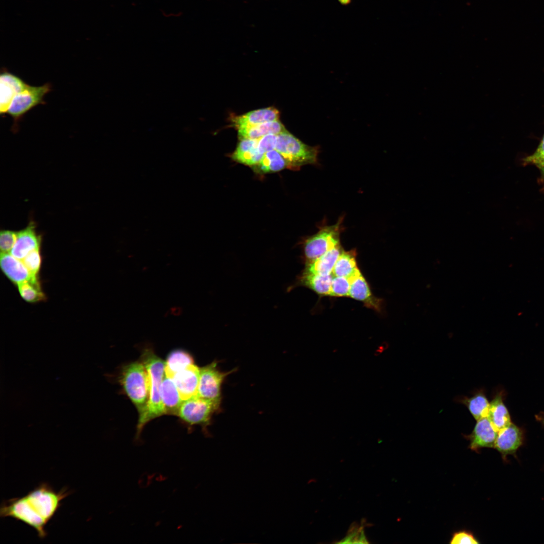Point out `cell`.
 Masks as SVG:
<instances>
[{
    "instance_id": "cell-1",
    "label": "cell",
    "mask_w": 544,
    "mask_h": 544,
    "mask_svg": "<svg viewBox=\"0 0 544 544\" xmlns=\"http://www.w3.org/2000/svg\"><path fill=\"white\" fill-rule=\"evenodd\" d=\"M69 495L65 489L56 492L48 484L42 483L24 496L4 502L0 516L23 522L43 538L46 535L45 526L60 507L61 501Z\"/></svg>"
},
{
    "instance_id": "cell-2",
    "label": "cell",
    "mask_w": 544,
    "mask_h": 544,
    "mask_svg": "<svg viewBox=\"0 0 544 544\" xmlns=\"http://www.w3.org/2000/svg\"><path fill=\"white\" fill-rule=\"evenodd\" d=\"M142 358L149 375V397L146 410L139 418L135 436L137 439L148 422L166 414L161 397V384L165 375V362L150 349L144 351Z\"/></svg>"
},
{
    "instance_id": "cell-3",
    "label": "cell",
    "mask_w": 544,
    "mask_h": 544,
    "mask_svg": "<svg viewBox=\"0 0 544 544\" xmlns=\"http://www.w3.org/2000/svg\"><path fill=\"white\" fill-rule=\"evenodd\" d=\"M120 382L128 397L137 407L139 417L145 413L149 397V379L143 363L136 361L123 367Z\"/></svg>"
},
{
    "instance_id": "cell-4",
    "label": "cell",
    "mask_w": 544,
    "mask_h": 544,
    "mask_svg": "<svg viewBox=\"0 0 544 544\" xmlns=\"http://www.w3.org/2000/svg\"><path fill=\"white\" fill-rule=\"evenodd\" d=\"M275 150L285 160L287 168L298 170L308 165H317L319 148L305 144L288 131L277 135Z\"/></svg>"
},
{
    "instance_id": "cell-5",
    "label": "cell",
    "mask_w": 544,
    "mask_h": 544,
    "mask_svg": "<svg viewBox=\"0 0 544 544\" xmlns=\"http://www.w3.org/2000/svg\"><path fill=\"white\" fill-rule=\"evenodd\" d=\"M343 220L342 216L335 224L321 225L316 233L305 239L303 250L307 262L315 260L340 244L339 236L344 230Z\"/></svg>"
},
{
    "instance_id": "cell-6",
    "label": "cell",
    "mask_w": 544,
    "mask_h": 544,
    "mask_svg": "<svg viewBox=\"0 0 544 544\" xmlns=\"http://www.w3.org/2000/svg\"><path fill=\"white\" fill-rule=\"evenodd\" d=\"M51 90V85L48 83L40 86L28 85L15 96L7 112L14 119L13 130L18 129V122L26 113L38 105L46 103L44 98Z\"/></svg>"
},
{
    "instance_id": "cell-7",
    "label": "cell",
    "mask_w": 544,
    "mask_h": 544,
    "mask_svg": "<svg viewBox=\"0 0 544 544\" xmlns=\"http://www.w3.org/2000/svg\"><path fill=\"white\" fill-rule=\"evenodd\" d=\"M213 362L199 368V380L197 396L210 400L220 406L222 385L226 377L232 372H223Z\"/></svg>"
},
{
    "instance_id": "cell-8",
    "label": "cell",
    "mask_w": 544,
    "mask_h": 544,
    "mask_svg": "<svg viewBox=\"0 0 544 544\" xmlns=\"http://www.w3.org/2000/svg\"><path fill=\"white\" fill-rule=\"evenodd\" d=\"M219 406L210 400L196 395L183 401L177 416L189 424L206 426L209 423L212 415Z\"/></svg>"
},
{
    "instance_id": "cell-9",
    "label": "cell",
    "mask_w": 544,
    "mask_h": 544,
    "mask_svg": "<svg viewBox=\"0 0 544 544\" xmlns=\"http://www.w3.org/2000/svg\"><path fill=\"white\" fill-rule=\"evenodd\" d=\"M28 84L20 77L2 69L0 75V114L7 113L15 96L23 91Z\"/></svg>"
},
{
    "instance_id": "cell-10",
    "label": "cell",
    "mask_w": 544,
    "mask_h": 544,
    "mask_svg": "<svg viewBox=\"0 0 544 544\" xmlns=\"http://www.w3.org/2000/svg\"><path fill=\"white\" fill-rule=\"evenodd\" d=\"M498 432L493 427L488 417L478 420L472 433L467 436L469 440V448L478 452L483 448H493Z\"/></svg>"
},
{
    "instance_id": "cell-11",
    "label": "cell",
    "mask_w": 544,
    "mask_h": 544,
    "mask_svg": "<svg viewBox=\"0 0 544 544\" xmlns=\"http://www.w3.org/2000/svg\"><path fill=\"white\" fill-rule=\"evenodd\" d=\"M172 379L183 401L197 395L199 368L194 364L176 373Z\"/></svg>"
},
{
    "instance_id": "cell-12",
    "label": "cell",
    "mask_w": 544,
    "mask_h": 544,
    "mask_svg": "<svg viewBox=\"0 0 544 544\" xmlns=\"http://www.w3.org/2000/svg\"><path fill=\"white\" fill-rule=\"evenodd\" d=\"M0 265L4 275L16 285L27 281H39L33 277L22 260L10 253H1Z\"/></svg>"
},
{
    "instance_id": "cell-13",
    "label": "cell",
    "mask_w": 544,
    "mask_h": 544,
    "mask_svg": "<svg viewBox=\"0 0 544 544\" xmlns=\"http://www.w3.org/2000/svg\"><path fill=\"white\" fill-rule=\"evenodd\" d=\"M41 237L35 230L33 224L17 232L16 243L10 253L15 257L23 260L32 251L40 249Z\"/></svg>"
},
{
    "instance_id": "cell-14",
    "label": "cell",
    "mask_w": 544,
    "mask_h": 544,
    "mask_svg": "<svg viewBox=\"0 0 544 544\" xmlns=\"http://www.w3.org/2000/svg\"><path fill=\"white\" fill-rule=\"evenodd\" d=\"M348 279L351 283L349 296L363 302L368 307L377 310L380 309L381 302L373 296L368 283L359 270Z\"/></svg>"
},
{
    "instance_id": "cell-15",
    "label": "cell",
    "mask_w": 544,
    "mask_h": 544,
    "mask_svg": "<svg viewBox=\"0 0 544 544\" xmlns=\"http://www.w3.org/2000/svg\"><path fill=\"white\" fill-rule=\"evenodd\" d=\"M279 111L274 107L253 110L246 114L235 116L232 121L238 129L260 123L279 120Z\"/></svg>"
},
{
    "instance_id": "cell-16",
    "label": "cell",
    "mask_w": 544,
    "mask_h": 544,
    "mask_svg": "<svg viewBox=\"0 0 544 544\" xmlns=\"http://www.w3.org/2000/svg\"><path fill=\"white\" fill-rule=\"evenodd\" d=\"M263 155L258 148L257 140L244 139L240 140L231 158L237 162L253 167Z\"/></svg>"
},
{
    "instance_id": "cell-17",
    "label": "cell",
    "mask_w": 544,
    "mask_h": 544,
    "mask_svg": "<svg viewBox=\"0 0 544 544\" xmlns=\"http://www.w3.org/2000/svg\"><path fill=\"white\" fill-rule=\"evenodd\" d=\"M522 442V435L519 429L514 424L498 432L494 447L506 455L515 452Z\"/></svg>"
},
{
    "instance_id": "cell-18",
    "label": "cell",
    "mask_w": 544,
    "mask_h": 544,
    "mask_svg": "<svg viewBox=\"0 0 544 544\" xmlns=\"http://www.w3.org/2000/svg\"><path fill=\"white\" fill-rule=\"evenodd\" d=\"M332 277L331 275H322L303 271L296 284L290 286L288 290H291L296 286H302L310 288L319 295H329Z\"/></svg>"
},
{
    "instance_id": "cell-19",
    "label": "cell",
    "mask_w": 544,
    "mask_h": 544,
    "mask_svg": "<svg viewBox=\"0 0 544 544\" xmlns=\"http://www.w3.org/2000/svg\"><path fill=\"white\" fill-rule=\"evenodd\" d=\"M342 252L340 244L329 250L315 260L307 262L304 271L322 275H329Z\"/></svg>"
},
{
    "instance_id": "cell-20",
    "label": "cell",
    "mask_w": 544,
    "mask_h": 544,
    "mask_svg": "<svg viewBox=\"0 0 544 544\" xmlns=\"http://www.w3.org/2000/svg\"><path fill=\"white\" fill-rule=\"evenodd\" d=\"M287 131L283 124L278 120L238 129V135L240 140H258L267 134L278 135Z\"/></svg>"
},
{
    "instance_id": "cell-21",
    "label": "cell",
    "mask_w": 544,
    "mask_h": 544,
    "mask_svg": "<svg viewBox=\"0 0 544 544\" xmlns=\"http://www.w3.org/2000/svg\"><path fill=\"white\" fill-rule=\"evenodd\" d=\"M161 397L166 414L177 415L183 400L173 379L165 375L161 384Z\"/></svg>"
},
{
    "instance_id": "cell-22",
    "label": "cell",
    "mask_w": 544,
    "mask_h": 544,
    "mask_svg": "<svg viewBox=\"0 0 544 544\" xmlns=\"http://www.w3.org/2000/svg\"><path fill=\"white\" fill-rule=\"evenodd\" d=\"M488 418L498 432L511 424L509 413L500 396L496 397L490 403Z\"/></svg>"
},
{
    "instance_id": "cell-23",
    "label": "cell",
    "mask_w": 544,
    "mask_h": 544,
    "mask_svg": "<svg viewBox=\"0 0 544 544\" xmlns=\"http://www.w3.org/2000/svg\"><path fill=\"white\" fill-rule=\"evenodd\" d=\"M253 167L257 173L265 174L280 171L287 168V165L283 157L273 150L265 153L260 162Z\"/></svg>"
},
{
    "instance_id": "cell-24",
    "label": "cell",
    "mask_w": 544,
    "mask_h": 544,
    "mask_svg": "<svg viewBox=\"0 0 544 544\" xmlns=\"http://www.w3.org/2000/svg\"><path fill=\"white\" fill-rule=\"evenodd\" d=\"M193 364L192 357L186 352L175 350L168 355L165 362V375L172 378L178 372Z\"/></svg>"
},
{
    "instance_id": "cell-25",
    "label": "cell",
    "mask_w": 544,
    "mask_h": 544,
    "mask_svg": "<svg viewBox=\"0 0 544 544\" xmlns=\"http://www.w3.org/2000/svg\"><path fill=\"white\" fill-rule=\"evenodd\" d=\"M358 270L354 251H342L333 268V276L349 278Z\"/></svg>"
},
{
    "instance_id": "cell-26",
    "label": "cell",
    "mask_w": 544,
    "mask_h": 544,
    "mask_svg": "<svg viewBox=\"0 0 544 544\" xmlns=\"http://www.w3.org/2000/svg\"><path fill=\"white\" fill-rule=\"evenodd\" d=\"M461 402L467 406L477 421L488 417L490 403L483 392L479 391L470 397L464 398Z\"/></svg>"
},
{
    "instance_id": "cell-27",
    "label": "cell",
    "mask_w": 544,
    "mask_h": 544,
    "mask_svg": "<svg viewBox=\"0 0 544 544\" xmlns=\"http://www.w3.org/2000/svg\"><path fill=\"white\" fill-rule=\"evenodd\" d=\"M19 294L26 302L31 303L43 301L46 296L39 281H27L17 285Z\"/></svg>"
},
{
    "instance_id": "cell-28",
    "label": "cell",
    "mask_w": 544,
    "mask_h": 544,
    "mask_svg": "<svg viewBox=\"0 0 544 544\" xmlns=\"http://www.w3.org/2000/svg\"><path fill=\"white\" fill-rule=\"evenodd\" d=\"M351 283L343 277L333 276L329 295L334 297L349 296Z\"/></svg>"
},
{
    "instance_id": "cell-29",
    "label": "cell",
    "mask_w": 544,
    "mask_h": 544,
    "mask_svg": "<svg viewBox=\"0 0 544 544\" xmlns=\"http://www.w3.org/2000/svg\"><path fill=\"white\" fill-rule=\"evenodd\" d=\"M22 260L33 277L39 279L42 264L40 249L32 251Z\"/></svg>"
},
{
    "instance_id": "cell-30",
    "label": "cell",
    "mask_w": 544,
    "mask_h": 544,
    "mask_svg": "<svg viewBox=\"0 0 544 544\" xmlns=\"http://www.w3.org/2000/svg\"><path fill=\"white\" fill-rule=\"evenodd\" d=\"M17 237V232L11 230H2L0 233V249L1 253H10Z\"/></svg>"
},
{
    "instance_id": "cell-31",
    "label": "cell",
    "mask_w": 544,
    "mask_h": 544,
    "mask_svg": "<svg viewBox=\"0 0 544 544\" xmlns=\"http://www.w3.org/2000/svg\"><path fill=\"white\" fill-rule=\"evenodd\" d=\"M452 544H477L480 542L473 533L462 530L454 532L449 542Z\"/></svg>"
},
{
    "instance_id": "cell-32",
    "label": "cell",
    "mask_w": 544,
    "mask_h": 544,
    "mask_svg": "<svg viewBox=\"0 0 544 544\" xmlns=\"http://www.w3.org/2000/svg\"><path fill=\"white\" fill-rule=\"evenodd\" d=\"M277 136L269 134L257 140V146L259 151L263 154L275 150Z\"/></svg>"
},
{
    "instance_id": "cell-33",
    "label": "cell",
    "mask_w": 544,
    "mask_h": 544,
    "mask_svg": "<svg viewBox=\"0 0 544 544\" xmlns=\"http://www.w3.org/2000/svg\"><path fill=\"white\" fill-rule=\"evenodd\" d=\"M523 161L525 164H534L536 166L544 162V135L535 152L524 158Z\"/></svg>"
},
{
    "instance_id": "cell-34",
    "label": "cell",
    "mask_w": 544,
    "mask_h": 544,
    "mask_svg": "<svg viewBox=\"0 0 544 544\" xmlns=\"http://www.w3.org/2000/svg\"><path fill=\"white\" fill-rule=\"evenodd\" d=\"M537 167L540 169L543 176L544 177V162L538 165Z\"/></svg>"
}]
</instances>
